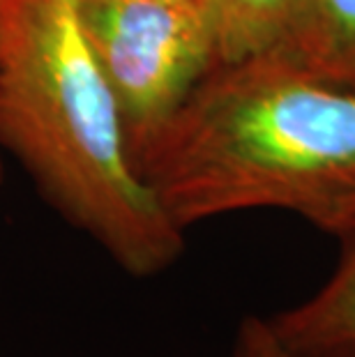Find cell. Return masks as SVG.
<instances>
[{
  "instance_id": "1",
  "label": "cell",
  "mask_w": 355,
  "mask_h": 357,
  "mask_svg": "<svg viewBox=\"0 0 355 357\" xmlns=\"http://www.w3.org/2000/svg\"><path fill=\"white\" fill-rule=\"evenodd\" d=\"M134 169L185 233L284 210L337 240L355 224V67L289 47L217 65Z\"/></svg>"
},
{
  "instance_id": "2",
  "label": "cell",
  "mask_w": 355,
  "mask_h": 357,
  "mask_svg": "<svg viewBox=\"0 0 355 357\" xmlns=\"http://www.w3.org/2000/svg\"><path fill=\"white\" fill-rule=\"evenodd\" d=\"M0 146L130 277H157L183 256L185 231L132 164L77 0H3Z\"/></svg>"
},
{
  "instance_id": "3",
  "label": "cell",
  "mask_w": 355,
  "mask_h": 357,
  "mask_svg": "<svg viewBox=\"0 0 355 357\" xmlns=\"http://www.w3.org/2000/svg\"><path fill=\"white\" fill-rule=\"evenodd\" d=\"M132 164L217 67L201 0H77Z\"/></svg>"
},
{
  "instance_id": "4",
  "label": "cell",
  "mask_w": 355,
  "mask_h": 357,
  "mask_svg": "<svg viewBox=\"0 0 355 357\" xmlns=\"http://www.w3.org/2000/svg\"><path fill=\"white\" fill-rule=\"evenodd\" d=\"M337 242L330 277L298 305L266 316L279 344L296 357H355V224Z\"/></svg>"
},
{
  "instance_id": "5",
  "label": "cell",
  "mask_w": 355,
  "mask_h": 357,
  "mask_svg": "<svg viewBox=\"0 0 355 357\" xmlns=\"http://www.w3.org/2000/svg\"><path fill=\"white\" fill-rule=\"evenodd\" d=\"M302 0H201L215 35L217 65L279 47Z\"/></svg>"
},
{
  "instance_id": "6",
  "label": "cell",
  "mask_w": 355,
  "mask_h": 357,
  "mask_svg": "<svg viewBox=\"0 0 355 357\" xmlns=\"http://www.w3.org/2000/svg\"><path fill=\"white\" fill-rule=\"evenodd\" d=\"M279 47L330 65L355 67V0H302Z\"/></svg>"
},
{
  "instance_id": "7",
  "label": "cell",
  "mask_w": 355,
  "mask_h": 357,
  "mask_svg": "<svg viewBox=\"0 0 355 357\" xmlns=\"http://www.w3.org/2000/svg\"><path fill=\"white\" fill-rule=\"evenodd\" d=\"M231 357H296L279 344L266 316H245L233 337Z\"/></svg>"
},
{
  "instance_id": "8",
  "label": "cell",
  "mask_w": 355,
  "mask_h": 357,
  "mask_svg": "<svg viewBox=\"0 0 355 357\" xmlns=\"http://www.w3.org/2000/svg\"><path fill=\"white\" fill-rule=\"evenodd\" d=\"M0 153H3V146H0ZM5 180V164H3V155H0V185Z\"/></svg>"
},
{
  "instance_id": "9",
  "label": "cell",
  "mask_w": 355,
  "mask_h": 357,
  "mask_svg": "<svg viewBox=\"0 0 355 357\" xmlns=\"http://www.w3.org/2000/svg\"><path fill=\"white\" fill-rule=\"evenodd\" d=\"M0 10H3V0H0Z\"/></svg>"
}]
</instances>
